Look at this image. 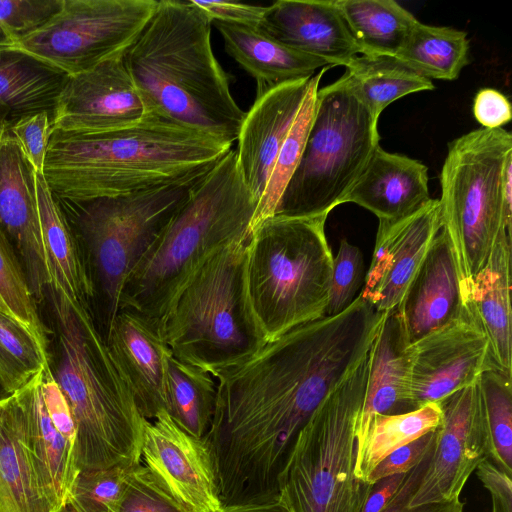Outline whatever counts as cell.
I'll list each match as a JSON object with an SVG mask.
<instances>
[{"label": "cell", "instance_id": "bcb514c9", "mask_svg": "<svg viewBox=\"0 0 512 512\" xmlns=\"http://www.w3.org/2000/svg\"><path fill=\"white\" fill-rule=\"evenodd\" d=\"M435 432L431 431L420 438L390 453L369 473L365 482L373 485L391 475L407 473L417 466L430 452Z\"/></svg>", "mask_w": 512, "mask_h": 512}, {"label": "cell", "instance_id": "8fae6325", "mask_svg": "<svg viewBox=\"0 0 512 512\" xmlns=\"http://www.w3.org/2000/svg\"><path fill=\"white\" fill-rule=\"evenodd\" d=\"M379 146L378 119L342 77L318 88L301 158L274 216H328Z\"/></svg>", "mask_w": 512, "mask_h": 512}, {"label": "cell", "instance_id": "484cf974", "mask_svg": "<svg viewBox=\"0 0 512 512\" xmlns=\"http://www.w3.org/2000/svg\"><path fill=\"white\" fill-rule=\"evenodd\" d=\"M511 234L503 230L484 267L462 287L490 346L494 366L512 376Z\"/></svg>", "mask_w": 512, "mask_h": 512}, {"label": "cell", "instance_id": "c3c4849f", "mask_svg": "<svg viewBox=\"0 0 512 512\" xmlns=\"http://www.w3.org/2000/svg\"><path fill=\"white\" fill-rule=\"evenodd\" d=\"M211 20L250 27H258L267 6L249 5L229 1L192 0Z\"/></svg>", "mask_w": 512, "mask_h": 512}, {"label": "cell", "instance_id": "4316f807", "mask_svg": "<svg viewBox=\"0 0 512 512\" xmlns=\"http://www.w3.org/2000/svg\"><path fill=\"white\" fill-rule=\"evenodd\" d=\"M70 75L16 45L0 46V126L47 113L51 123Z\"/></svg>", "mask_w": 512, "mask_h": 512}, {"label": "cell", "instance_id": "74e56055", "mask_svg": "<svg viewBox=\"0 0 512 512\" xmlns=\"http://www.w3.org/2000/svg\"><path fill=\"white\" fill-rule=\"evenodd\" d=\"M48 364L47 352L30 331L0 312V375L10 394Z\"/></svg>", "mask_w": 512, "mask_h": 512}, {"label": "cell", "instance_id": "f907efd6", "mask_svg": "<svg viewBox=\"0 0 512 512\" xmlns=\"http://www.w3.org/2000/svg\"><path fill=\"white\" fill-rule=\"evenodd\" d=\"M475 471L491 495L492 512H512V477L498 469L488 458Z\"/></svg>", "mask_w": 512, "mask_h": 512}, {"label": "cell", "instance_id": "603a6c76", "mask_svg": "<svg viewBox=\"0 0 512 512\" xmlns=\"http://www.w3.org/2000/svg\"><path fill=\"white\" fill-rule=\"evenodd\" d=\"M430 199L427 166L379 146L343 203H355L379 221H393L414 213Z\"/></svg>", "mask_w": 512, "mask_h": 512}, {"label": "cell", "instance_id": "7402d4cb", "mask_svg": "<svg viewBox=\"0 0 512 512\" xmlns=\"http://www.w3.org/2000/svg\"><path fill=\"white\" fill-rule=\"evenodd\" d=\"M463 309L458 266L450 239L441 228L395 310L411 344L456 319Z\"/></svg>", "mask_w": 512, "mask_h": 512}, {"label": "cell", "instance_id": "f546056e", "mask_svg": "<svg viewBox=\"0 0 512 512\" xmlns=\"http://www.w3.org/2000/svg\"><path fill=\"white\" fill-rule=\"evenodd\" d=\"M35 182L51 285L88 310L90 287L72 234L41 172H35Z\"/></svg>", "mask_w": 512, "mask_h": 512}, {"label": "cell", "instance_id": "e575fe53", "mask_svg": "<svg viewBox=\"0 0 512 512\" xmlns=\"http://www.w3.org/2000/svg\"><path fill=\"white\" fill-rule=\"evenodd\" d=\"M217 385L213 376L198 367L169 359L166 412L187 433L204 438L215 408Z\"/></svg>", "mask_w": 512, "mask_h": 512}, {"label": "cell", "instance_id": "d4e9b609", "mask_svg": "<svg viewBox=\"0 0 512 512\" xmlns=\"http://www.w3.org/2000/svg\"><path fill=\"white\" fill-rule=\"evenodd\" d=\"M40 372L16 393L24 412L27 447L37 478L52 512H59L68 502L80 468L75 447L48 417Z\"/></svg>", "mask_w": 512, "mask_h": 512}, {"label": "cell", "instance_id": "ee69618b", "mask_svg": "<svg viewBox=\"0 0 512 512\" xmlns=\"http://www.w3.org/2000/svg\"><path fill=\"white\" fill-rule=\"evenodd\" d=\"M50 128V115L38 113L23 118L9 131L36 172L43 171Z\"/></svg>", "mask_w": 512, "mask_h": 512}, {"label": "cell", "instance_id": "e0dca14e", "mask_svg": "<svg viewBox=\"0 0 512 512\" xmlns=\"http://www.w3.org/2000/svg\"><path fill=\"white\" fill-rule=\"evenodd\" d=\"M441 228L440 203L432 198L404 218L379 221L360 297L380 312L394 310Z\"/></svg>", "mask_w": 512, "mask_h": 512}, {"label": "cell", "instance_id": "9f6ffc18", "mask_svg": "<svg viewBox=\"0 0 512 512\" xmlns=\"http://www.w3.org/2000/svg\"><path fill=\"white\" fill-rule=\"evenodd\" d=\"M6 133H7V131L3 127L0 126V151H1L3 139H4V136Z\"/></svg>", "mask_w": 512, "mask_h": 512}, {"label": "cell", "instance_id": "1f68e13d", "mask_svg": "<svg viewBox=\"0 0 512 512\" xmlns=\"http://www.w3.org/2000/svg\"><path fill=\"white\" fill-rule=\"evenodd\" d=\"M345 69L342 79L376 119L392 102L415 92L434 89L431 80L394 57L358 55Z\"/></svg>", "mask_w": 512, "mask_h": 512}, {"label": "cell", "instance_id": "8992f818", "mask_svg": "<svg viewBox=\"0 0 512 512\" xmlns=\"http://www.w3.org/2000/svg\"><path fill=\"white\" fill-rule=\"evenodd\" d=\"M211 168L127 195L89 200L53 195L90 287L88 312L105 341L128 276Z\"/></svg>", "mask_w": 512, "mask_h": 512}, {"label": "cell", "instance_id": "f1b7e54d", "mask_svg": "<svg viewBox=\"0 0 512 512\" xmlns=\"http://www.w3.org/2000/svg\"><path fill=\"white\" fill-rule=\"evenodd\" d=\"M0 512H52L27 447L16 392L0 400Z\"/></svg>", "mask_w": 512, "mask_h": 512}, {"label": "cell", "instance_id": "7dc6e473", "mask_svg": "<svg viewBox=\"0 0 512 512\" xmlns=\"http://www.w3.org/2000/svg\"><path fill=\"white\" fill-rule=\"evenodd\" d=\"M430 452L417 466L406 474L398 491L381 512H464L465 504L460 499L445 503L423 504L415 507L409 506V501L423 474Z\"/></svg>", "mask_w": 512, "mask_h": 512}, {"label": "cell", "instance_id": "d6a6232c", "mask_svg": "<svg viewBox=\"0 0 512 512\" xmlns=\"http://www.w3.org/2000/svg\"><path fill=\"white\" fill-rule=\"evenodd\" d=\"M469 48L466 32L419 21L394 58L429 80L452 81L469 63Z\"/></svg>", "mask_w": 512, "mask_h": 512}, {"label": "cell", "instance_id": "8d00e7d4", "mask_svg": "<svg viewBox=\"0 0 512 512\" xmlns=\"http://www.w3.org/2000/svg\"><path fill=\"white\" fill-rule=\"evenodd\" d=\"M512 376L491 368L479 377L489 440V457L512 477Z\"/></svg>", "mask_w": 512, "mask_h": 512}, {"label": "cell", "instance_id": "83f0119b", "mask_svg": "<svg viewBox=\"0 0 512 512\" xmlns=\"http://www.w3.org/2000/svg\"><path fill=\"white\" fill-rule=\"evenodd\" d=\"M212 24L221 34L226 52L255 79L256 97L284 83L310 78L316 70L330 66L280 43L257 27Z\"/></svg>", "mask_w": 512, "mask_h": 512}, {"label": "cell", "instance_id": "cb8c5ba5", "mask_svg": "<svg viewBox=\"0 0 512 512\" xmlns=\"http://www.w3.org/2000/svg\"><path fill=\"white\" fill-rule=\"evenodd\" d=\"M408 346L396 310L387 312L368 352L366 390L356 428V452L375 415L412 411L409 403Z\"/></svg>", "mask_w": 512, "mask_h": 512}, {"label": "cell", "instance_id": "2e32d148", "mask_svg": "<svg viewBox=\"0 0 512 512\" xmlns=\"http://www.w3.org/2000/svg\"><path fill=\"white\" fill-rule=\"evenodd\" d=\"M35 170L7 132L0 151V234L20 265L40 305L51 276L43 244Z\"/></svg>", "mask_w": 512, "mask_h": 512}, {"label": "cell", "instance_id": "5bb4252c", "mask_svg": "<svg viewBox=\"0 0 512 512\" xmlns=\"http://www.w3.org/2000/svg\"><path fill=\"white\" fill-rule=\"evenodd\" d=\"M408 358L412 410L439 403L496 368L488 339L466 303L456 319L409 344Z\"/></svg>", "mask_w": 512, "mask_h": 512}, {"label": "cell", "instance_id": "ba28073f", "mask_svg": "<svg viewBox=\"0 0 512 512\" xmlns=\"http://www.w3.org/2000/svg\"><path fill=\"white\" fill-rule=\"evenodd\" d=\"M249 239L213 253L181 288L158 323L173 357L212 376L245 360L266 343L246 293Z\"/></svg>", "mask_w": 512, "mask_h": 512}, {"label": "cell", "instance_id": "9a60e30c", "mask_svg": "<svg viewBox=\"0 0 512 512\" xmlns=\"http://www.w3.org/2000/svg\"><path fill=\"white\" fill-rule=\"evenodd\" d=\"M141 462L192 512L222 509L206 441L179 427L165 410L144 421Z\"/></svg>", "mask_w": 512, "mask_h": 512}, {"label": "cell", "instance_id": "ffe728a7", "mask_svg": "<svg viewBox=\"0 0 512 512\" xmlns=\"http://www.w3.org/2000/svg\"><path fill=\"white\" fill-rule=\"evenodd\" d=\"M310 82L311 77L279 85L256 97L245 112L237 138V163L245 185L257 202Z\"/></svg>", "mask_w": 512, "mask_h": 512}, {"label": "cell", "instance_id": "f35d334b", "mask_svg": "<svg viewBox=\"0 0 512 512\" xmlns=\"http://www.w3.org/2000/svg\"><path fill=\"white\" fill-rule=\"evenodd\" d=\"M0 312L12 317L37 339L47 352V329L39 305L33 298L24 273L0 234Z\"/></svg>", "mask_w": 512, "mask_h": 512}, {"label": "cell", "instance_id": "11a10c76", "mask_svg": "<svg viewBox=\"0 0 512 512\" xmlns=\"http://www.w3.org/2000/svg\"><path fill=\"white\" fill-rule=\"evenodd\" d=\"M59 512H77L70 504H66Z\"/></svg>", "mask_w": 512, "mask_h": 512}, {"label": "cell", "instance_id": "4fadbf2b", "mask_svg": "<svg viewBox=\"0 0 512 512\" xmlns=\"http://www.w3.org/2000/svg\"><path fill=\"white\" fill-rule=\"evenodd\" d=\"M439 404L442 420L426 467L409 501L410 507L459 499L470 475L489 457L479 381L454 392Z\"/></svg>", "mask_w": 512, "mask_h": 512}, {"label": "cell", "instance_id": "7bdbcfd3", "mask_svg": "<svg viewBox=\"0 0 512 512\" xmlns=\"http://www.w3.org/2000/svg\"><path fill=\"white\" fill-rule=\"evenodd\" d=\"M63 0H0V46L15 45L57 13Z\"/></svg>", "mask_w": 512, "mask_h": 512}, {"label": "cell", "instance_id": "f6af8a7d", "mask_svg": "<svg viewBox=\"0 0 512 512\" xmlns=\"http://www.w3.org/2000/svg\"><path fill=\"white\" fill-rule=\"evenodd\" d=\"M40 375L41 394L48 417L57 431L76 449L77 428L69 402L48 364Z\"/></svg>", "mask_w": 512, "mask_h": 512}, {"label": "cell", "instance_id": "681fc988", "mask_svg": "<svg viewBox=\"0 0 512 512\" xmlns=\"http://www.w3.org/2000/svg\"><path fill=\"white\" fill-rule=\"evenodd\" d=\"M473 114L484 128H502L512 118L511 104L498 90L484 88L474 98Z\"/></svg>", "mask_w": 512, "mask_h": 512}, {"label": "cell", "instance_id": "52a82bcc", "mask_svg": "<svg viewBox=\"0 0 512 512\" xmlns=\"http://www.w3.org/2000/svg\"><path fill=\"white\" fill-rule=\"evenodd\" d=\"M327 217L275 215L251 233L246 293L266 342L326 316L334 258L325 233Z\"/></svg>", "mask_w": 512, "mask_h": 512}, {"label": "cell", "instance_id": "f5cc1de1", "mask_svg": "<svg viewBox=\"0 0 512 512\" xmlns=\"http://www.w3.org/2000/svg\"><path fill=\"white\" fill-rule=\"evenodd\" d=\"M219 512H288L283 506L279 497L262 501L244 504L223 506Z\"/></svg>", "mask_w": 512, "mask_h": 512}, {"label": "cell", "instance_id": "9c48e42d", "mask_svg": "<svg viewBox=\"0 0 512 512\" xmlns=\"http://www.w3.org/2000/svg\"><path fill=\"white\" fill-rule=\"evenodd\" d=\"M440 213L464 287L484 267L499 234L512 228V134L480 128L448 145Z\"/></svg>", "mask_w": 512, "mask_h": 512}, {"label": "cell", "instance_id": "4dcf8cb0", "mask_svg": "<svg viewBox=\"0 0 512 512\" xmlns=\"http://www.w3.org/2000/svg\"><path fill=\"white\" fill-rule=\"evenodd\" d=\"M361 55L394 57L418 19L394 0H336Z\"/></svg>", "mask_w": 512, "mask_h": 512}, {"label": "cell", "instance_id": "6da1fadb", "mask_svg": "<svg viewBox=\"0 0 512 512\" xmlns=\"http://www.w3.org/2000/svg\"><path fill=\"white\" fill-rule=\"evenodd\" d=\"M386 313L359 295L345 311L299 325L213 376L204 440L222 506L278 497L297 434L367 356Z\"/></svg>", "mask_w": 512, "mask_h": 512}, {"label": "cell", "instance_id": "d590c367", "mask_svg": "<svg viewBox=\"0 0 512 512\" xmlns=\"http://www.w3.org/2000/svg\"><path fill=\"white\" fill-rule=\"evenodd\" d=\"M326 66L311 77V82L302 106L292 123L277 154L266 187L258 201L251 224L252 231L264 220L274 216L278 202L301 158L312 122L319 83Z\"/></svg>", "mask_w": 512, "mask_h": 512}, {"label": "cell", "instance_id": "44dd1931", "mask_svg": "<svg viewBox=\"0 0 512 512\" xmlns=\"http://www.w3.org/2000/svg\"><path fill=\"white\" fill-rule=\"evenodd\" d=\"M264 34L331 67L361 55L336 0H278L267 6L257 27Z\"/></svg>", "mask_w": 512, "mask_h": 512}, {"label": "cell", "instance_id": "5b68a950", "mask_svg": "<svg viewBox=\"0 0 512 512\" xmlns=\"http://www.w3.org/2000/svg\"><path fill=\"white\" fill-rule=\"evenodd\" d=\"M257 204L231 148L203 176L132 270L120 309L137 312L158 327L181 288L213 253L250 238Z\"/></svg>", "mask_w": 512, "mask_h": 512}, {"label": "cell", "instance_id": "60d3db41", "mask_svg": "<svg viewBox=\"0 0 512 512\" xmlns=\"http://www.w3.org/2000/svg\"><path fill=\"white\" fill-rule=\"evenodd\" d=\"M115 512H192L143 464L129 468Z\"/></svg>", "mask_w": 512, "mask_h": 512}, {"label": "cell", "instance_id": "db71d44e", "mask_svg": "<svg viewBox=\"0 0 512 512\" xmlns=\"http://www.w3.org/2000/svg\"><path fill=\"white\" fill-rule=\"evenodd\" d=\"M9 395H11V394L8 392L6 386H5L4 382H3V379H2V377L0 375V400L3 399V398L8 397Z\"/></svg>", "mask_w": 512, "mask_h": 512}, {"label": "cell", "instance_id": "d6986e66", "mask_svg": "<svg viewBox=\"0 0 512 512\" xmlns=\"http://www.w3.org/2000/svg\"><path fill=\"white\" fill-rule=\"evenodd\" d=\"M106 344L141 415L152 420L166 410L167 370L172 352L157 324L137 312L120 309Z\"/></svg>", "mask_w": 512, "mask_h": 512}, {"label": "cell", "instance_id": "ac0fdd59", "mask_svg": "<svg viewBox=\"0 0 512 512\" xmlns=\"http://www.w3.org/2000/svg\"><path fill=\"white\" fill-rule=\"evenodd\" d=\"M144 114L142 101L120 54L69 77L50 131H109L133 125Z\"/></svg>", "mask_w": 512, "mask_h": 512}, {"label": "cell", "instance_id": "ab89813d", "mask_svg": "<svg viewBox=\"0 0 512 512\" xmlns=\"http://www.w3.org/2000/svg\"><path fill=\"white\" fill-rule=\"evenodd\" d=\"M130 467L80 470L67 503L77 512H115Z\"/></svg>", "mask_w": 512, "mask_h": 512}, {"label": "cell", "instance_id": "816d5d0a", "mask_svg": "<svg viewBox=\"0 0 512 512\" xmlns=\"http://www.w3.org/2000/svg\"><path fill=\"white\" fill-rule=\"evenodd\" d=\"M407 473L391 475L373 484L360 512H381L396 494Z\"/></svg>", "mask_w": 512, "mask_h": 512}, {"label": "cell", "instance_id": "277c9868", "mask_svg": "<svg viewBox=\"0 0 512 512\" xmlns=\"http://www.w3.org/2000/svg\"><path fill=\"white\" fill-rule=\"evenodd\" d=\"M231 146L144 115L133 125L103 132L51 130L42 174L58 197H115L207 170Z\"/></svg>", "mask_w": 512, "mask_h": 512}, {"label": "cell", "instance_id": "7a4b0ae2", "mask_svg": "<svg viewBox=\"0 0 512 512\" xmlns=\"http://www.w3.org/2000/svg\"><path fill=\"white\" fill-rule=\"evenodd\" d=\"M211 25L192 0L158 1L123 60L144 115L232 145L245 112L214 56Z\"/></svg>", "mask_w": 512, "mask_h": 512}, {"label": "cell", "instance_id": "7c38bea8", "mask_svg": "<svg viewBox=\"0 0 512 512\" xmlns=\"http://www.w3.org/2000/svg\"><path fill=\"white\" fill-rule=\"evenodd\" d=\"M155 0H63L60 10L15 45L73 76L123 54Z\"/></svg>", "mask_w": 512, "mask_h": 512}, {"label": "cell", "instance_id": "30bf717a", "mask_svg": "<svg viewBox=\"0 0 512 512\" xmlns=\"http://www.w3.org/2000/svg\"><path fill=\"white\" fill-rule=\"evenodd\" d=\"M367 375L368 354L297 434L278 478V497L288 512L361 511L373 486L354 474Z\"/></svg>", "mask_w": 512, "mask_h": 512}, {"label": "cell", "instance_id": "b9f144b4", "mask_svg": "<svg viewBox=\"0 0 512 512\" xmlns=\"http://www.w3.org/2000/svg\"><path fill=\"white\" fill-rule=\"evenodd\" d=\"M365 276L364 258L360 248L342 238L338 252L333 258L326 316L337 315L352 305L362 292Z\"/></svg>", "mask_w": 512, "mask_h": 512}, {"label": "cell", "instance_id": "836d02e7", "mask_svg": "<svg viewBox=\"0 0 512 512\" xmlns=\"http://www.w3.org/2000/svg\"><path fill=\"white\" fill-rule=\"evenodd\" d=\"M442 420L439 403H429L415 410L375 415L356 452L354 474L365 482L375 466L398 448L438 428ZM366 483V482H365Z\"/></svg>", "mask_w": 512, "mask_h": 512}, {"label": "cell", "instance_id": "3957f363", "mask_svg": "<svg viewBox=\"0 0 512 512\" xmlns=\"http://www.w3.org/2000/svg\"><path fill=\"white\" fill-rule=\"evenodd\" d=\"M39 309L48 367L76 423L78 467L141 463L145 418L87 308L50 285Z\"/></svg>", "mask_w": 512, "mask_h": 512}]
</instances>
